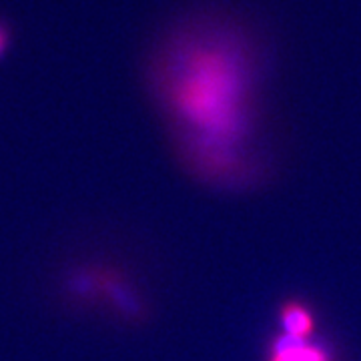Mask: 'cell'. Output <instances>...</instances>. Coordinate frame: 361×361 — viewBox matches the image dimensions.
I'll return each mask as SVG.
<instances>
[{
	"label": "cell",
	"instance_id": "277c9868",
	"mask_svg": "<svg viewBox=\"0 0 361 361\" xmlns=\"http://www.w3.org/2000/svg\"><path fill=\"white\" fill-rule=\"evenodd\" d=\"M8 42H11V32H8L6 25L0 23V56L4 54L6 49H8Z\"/></svg>",
	"mask_w": 361,
	"mask_h": 361
},
{
	"label": "cell",
	"instance_id": "3957f363",
	"mask_svg": "<svg viewBox=\"0 0 361 361\" xmlns=\"http://www.w3.org/2000/svg\"><path fill=\"white\" fill-rule=\"evenodd\" d=\"M285 336L293 339H310L315 329V319L307 307L301 303H287L281 311Z\"/></svg>",
	"mask_w": 361,
	"mask_h": 361
},
{
	"label": "cell",
	"instance_id": "7a4b0ae2",
	"mask_svg": "<svg viewBox=\"0 0 361 361\" xmlns=\"http://www.w3.org/2000/svg\"><path fill=\"white\" fill-rule=\"evenodd\" d=\"M269 361H329V355L322 345L311 343L310 339L283 336L275 341Z\"/></svg>",
	"mask_w": 361,
	"mask_h": 361
},
{
	"label": "cell",
	"instance_id": "6da1fadb",
	"mask_svg": "<svg viewBox=\"0 0 361 361\" xmlns=\"http://www.w3.org/2000/svg\"><path fill=\"white\" fill-rule=\"evenodd\" d=\"M255 52L233 26L195 20L171 30L149 66L151 90L185 159L203 173L233 165L251 135Z\"/></svg>",
	"mask_w": 361,
	"mask_h": 361
}]
</instances>
